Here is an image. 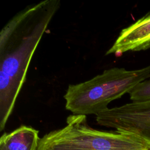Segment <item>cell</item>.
I'll use <instances>...</instances> for the list:
<instances>
[{"mask_svg": "<svg viewBox=\"0 0 150 150\" xmlns=\"http://www.w3.org/2000/svg\"><path fill=\"white\" fill-rule=\"evenodd\" d=\"M59 0H44L16 14L0 33V131L10 117L25 82L32 57Z\"/></svg>", "mask_w": 150, "mask_h": 150, "instance_id": "obj_1", "label": "cell"}, {"mask_svg": "<svg viewBox=\"0 0 150 150\" xmlns=\"http://www.w3.org/2000/svg\"><path fill=\"white\" fill-rule=\"evenodd\" d=\"M150 77V65L138 70L113 67L93 78L70 84L64 96L65 107L74 115H97L108 108V105L138 84Z\"/></svg>", "mask_w": 150, "mask_h": 150, "instance_id": "obj_2", "label": "cell"}, {"mask_svg": "<svg viewBox=\"0 0 150 150\" xmlns=\"http://www.w3.org/2000/svg\"><path fill=\"white\" fill-rule=\"evenodd\" d=\"M38 150H150L141 137L127 132L91 128L86 115H69L66 125L40 138Z\"/></svg>", "mask_w": 150, "mask_h": 150, "instance_id": "obj_3", "label": "cell"}, {"mask_svg": "<svg viewBox=\"0 0 150 150\" xmlns=\"http://www.w3.org/2000/svg\"><path fill=\"white\" fill-rule=\"evenodd\" d=\"M96 119L100 125L141 137L150 147V101L107 108L98 114Z\"/></svg>", "mask_w": 150, "mask_h": 150, "instance_id": "obj_4", "label": "cell"}, {"mask_svg": "<svg viewBox=\"0 0 150 150\" xmlns=\"http://www.w3.org/2000/svg\"><path fill=\"white\" fill-rule=\"evenodd\" d=\"M150 48V13L122 29L105 55L120 56L128 51Z\"/></svg>", "mask_w": 150, "mask_h": 150, "instance_id": "obj_5", "label": "cell"}, {"mask_svg": "<svg viewBox=\"0 0 150 150\" xmlns=\"http://www.w3.org/2000/svg\"><path fill=\"white\" fill-rule=\"evenodd\" d=\"M40 139L39 131L22 125L9 133H4L0 138V146L5 150H38Z\"/></svg>", "mask_w": 150, "mask_h": 150, "instance_id": "obj_6", "label": "cell"}, {"mask_svg": "<svg viewBox=\"0 0 150 150\" xmlns=\"http://www.w3.org/2000/svg\"><path fill=\"white\" fill-rule=\"evenodd\" d=\"M129 94L132 102L150 101V77L138 84Z\"/></svg>", "mask_w": 150, "mask_h": 150, "instance_id": "obj_7", "label": "cell"}, {"mask_svg": "<svg viewBox=\"0 0 150 150\" xmlns=\"http://www.w3.org/2000/svg\"><path fill=\"white\" fill-rule=\"evenodd\" d=\"M0 150H5V149H4V148L2 146H0Z\"/></svg>", "mask_w": 150, "mask_h": 150, "instance_id": "obj_8", "label": "cell"}]
</instances>
